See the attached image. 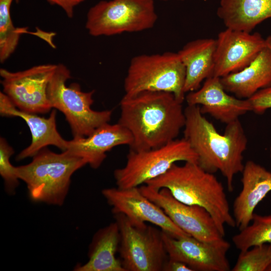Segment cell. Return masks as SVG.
I'll list each match as a JSON object with an SVG mask.
<instances>
[{"label": "cell", "instance_id": "cell-23", "mask_svg": "<svg viewBox=\"0 0 271 271\" xmlns=\"http://www.w3.org/2000/svg\"><path fill=\"white\" fill-rule=\"evenodd\" d=\"M251 222L232 238L234 245L240 251L255 245L271 243V215L254 213Z\"/></svg>", "mask_w": 271, "mask_h": 271}, {"label": "cell", "instance_id": "cell-15", "mask_svg": "<svg viewBox=\"0 0 271 271\" xmlns=\"http://www.w3.org/2000/svg\"><path fill=\"white\" fill-rule=\"evenodd\" d=\"M189 105H199L202 114H208L216 120L227 124L239 119L249 111L251 106L248 100L229 95L220 78L210 76L197 90L185 96Z\"/></svg>", "mask_w": 271, "mask_h": 271}, {"label": "cell", "instance_id": "cell-17", "mask_svg": "<svg viewBox=\"0 0 271 271\" xmlns=\"http://www.w3.org/2000/svg\"><path fill=\"white\" fill-rule=\"evenodd\" d=\"M132 142L130 132L119 123H105L87 137L68 141L67 150L83 159L93 169H97L106 157V153L120 145L129 146Z\"/></svg>", "mask_w": 271, "mask_h": 271}, {"label": "cell", "instance_id": "cell-31", "mask_svg": "<svg viewBox=\"0 0 271 271\" xmlns=\"http://www.w3.org/2000/svg\"><path fill=\"white\" fill-rule=\"evenodd\" d=\"M266 271H271V264L269 265V266L267 269Z\"/></svg>", "mask_w": 271, "mask_h": 271}, {"label": "cell", "instance_id": "cell-2", "mask_svg": "<svg viewBox=\"0 0 271 271\" xmlns=\"http://www.w3.org/2000/svg\"><path fill=\"white\" fill-rule=\"evenodd\" d=\"M184 138L198 157V164L211 173L220 171L226 179L229 191L233 190L234 176L241 173L243 154L247 138L239 119L226 124L223 134L202 113L199 105L184 109Z\"/></svg>", "mask_w": 271, "mask_h": 271}, {"label": "cell", "instance_id": "cell-32", "mask_svg": "<svg viewBox=\"0 0 271 271\" xmlns=\"http://www.w3.org/2000/svg\"><path fill=\"white\" fill-rule=\"evenodd\" d=\"M270 161H271V145H270Z\"/></svg>", "mask_w": 271, "mask_h": 271}, {"label": "cell", "instance_id": "cell-28", "mask_svg": "<svg viewBox=\"0 0 271 271\" xmlns=\"http://www.w3.org/2000/svg\"><path fill=\"white\" fill-rule=\"evenodd\" d=\"M52 5L60 7L66 15L71 18L74 14V8L85 0H46Z\"/></svg>", "mask_w": 271, "mask_h": 271}, {"label": "cell", "instance_id": "cell-19", "mask_svg": "<svg viewBox=\"0 0 271 271\" xmlns=\"http://www.w3.org/2000/svg\"><path fill=\"white\" fill-rule=\"evenodd\" d=\"M227 92L247 99L271 86V50L266 47L242 70L220 78Z\"/></svg>", "mask_w": 271, "mask_h": 271}, {"label": "cell", "instance_id": "cell-14", "mask_svg": "<svg viewBox=\"0 0 271 271\" xmlns=\"http://www.w3.org/2000/svg\"><path fill=\"white\" fill-rule=\"evenodd\" d=\"M266 47L265 39L258 32L226 28L216 39L212 76L221 78L242 70Z\"/></svg>", "mask_w": 271, "mask_h": 271}, {"label": "cell", "instance_id": "cell-20", "mask_svg": "<svg viewBox=\"0 0 271 271\" xmlns=\"http://www.w3.org/2000/svg\"><path fill=\"white\" fill-rule=\"evenodd\" d=\"M215 48L216 39L202 38L187 43L177 52L186 69L185 93L197 90L212 76Z\"/></svg>", "mask_w": 271, "mask_h": 271}, {"label": "cell", "instance_id": "cell-11", "mask_svg": "<svg viewBox=\"0 0 271 271\" xmlns=\"http://www.w3.org/2000/svg\"><path fill=\"white\" fill-rule=\"evenodd\" d=\"M139 189L144 195L161 207L175 225L190 236L206 242L223 238L213 218L205 208L178 201L167 188L157 190L144 184Z\"/></svg>", "mask_w": 271, "mask_h": 271}, {"label": "cell", "instance_id": "cell-26", "mask_svg": "<svg viewBox=\"0 0 271 271\" xmlns=\"http://www.w3.org/2000/svg\"><path fill=\"white\" fill-rule=\"evenodd\" d=\"M14 150L3 138L0 139V174L4 181L5 189L9 195L15 193L19 185V178L16 172V167L10 162Z\"/></svg>", "mask_w": 271, "mask_h": 271}, {"label": "cell", "instance_id": "cell-12", "mask_svg": "<svg viewBox=\"0 0 271 271\" xmlns=\"http://www.w3.org/2000/svg\"><path fill=\"white\" fill-rule=\"evenodd\" d=\"M102 194L112 207L113 214H123L136 226L143 227L149 222L174 237L189 235L175 225L161 207L144 195L139 187L106 188Z\"/></svg>", "mask_w": 271, "mask_h": 271}, {"label": "cell", "instance_id": "cell-18", "mask_svg": "<svg viewBox=\"0 0 271 271\" xmlns=\"http://www.w3.org/2000/svg\"><path fill=\"white\" fill-rule=\"evenodd\" d=\"M241 173L242 189L233 205V216L239 230L251 223L255 207L271 192V172L262 166L248 161Z\"/></svg>", "mask_w": 271, "mask_h": 271}, {"label": "cell", "instance_id": "cell-3", "mask_svg": "<svg viewBox=\"0 0 271 271\" xmlns=\"http://www.w3.org/2000/svg\"><path fill=\"white\" fill-rule=\"evenodd\" d=\"M145 184L157 190L167 188L178 201L205 208L223 237L225 225L236 226L222 183L196 162H185L182 166L175 163L165 173Z\"/></svg>", "mask_w": 271, "mask_h": 271}, {"label": "cell", "instance_id": "cell-21", "mask_svg": "<svg viewBox=\"0 0 271 271\" xmlns=\"http://www.w3.org/2000/svg\"><path fill=\"white\" fill-rule=\"evenodd\" d=\"M120 236L116 222L99 229L93 237L88 252V260L77 265L76 271H125L116 256Z\"/></svg>", "mask_w": 271, "mask_h": 271}, {"label": "cell", "instance_id": "cell-5", "mask_svg": "<svg viewBox=\"0 0 271 271\" xmlns=\"http://www.w3.org/2000/svg\"><path fill=\"white\" fill-rule=\"evenodd\" d=\"M185 67L178 53L141 54L130 60L124 80V95L131 96L144 91L173 93L183 103Z\"/></svg>", "mask_w": 271, "mask_h": 271}, {"label": "cell", "instance_id": "cell-25", "mask_svg": "<svg viewBox=\"0 0 271 271\" xmlns=\"http://www.w3.org/2000/svg\"><path fill=\"white\" fill-rule=\"evenodd\" d=\"M271 264V243L240 251L232 271H266Z\"/></svg>", "mask_w": 271, "mask_h": 271}, {"label": "cell", "instance_id": "cell-9", "mask_svg": "<svg viewBox=\"0 0 271 271\" xmlns=\"http://www.w3.org/2000/svg\"><path fill=\"white\" fill-rule=\"evenodd\" d=\"M120 232L118 251L125 271H161L169 259L163 231L137 227L121 213L113 214Z\"/></svg>", "mask_w": 271, "mask_h": 271}, {"label": "cell", "instance_id": "cell-10", "mask_svg": "<svg viewBox=\"0 0 271 271\" xmlns=\"http://www.w3.org/2000/svg\"><path fill=\"white\" fill-rule=\"evenodd\" d=\"M57 65L43 64L18 72L1 68L3 92L21 111L45 113L52 108L47 90Z\"/></svg>", "mask_w": 271, "mask_h": 271}, {"label": "cell", "instance_id": "cell-16", "mask_svg": "<svg viewBox=\"0 0 271 271\" xmlns=\"http://www.w3.org/2000/svg\"><path fill=\"white\" fill-rule=\"evenodd\" d=\"M0 113L2 116L22 118L30 130L31 143L17 155V161L33 157L49 145L54 146L62 151L67 150L68 141L64 139L57 129L56 110H53L48 118L39 116L35 113L24 112L18 109L6 94L1 92Z\"/></svg>", "mask_w": 271, "mask_h": 271}, {"label": "cell", "instance_id": "cell-8", "mask_svg": "<svg viewBox=\"0 0 271 271\" xmlns=\"http://www.w3.org/2000/svg\"><path fill=\"white\" fill-rule=\"evenodd\" d=\"M197 161L189 142L184 138L176 139L159 148L130 150L125 165L114 171V178L118 188L138 187L164 174L177 162Z\"/></svg>", "mask_w": 271, "mask_h": 271}, {"label": "cell", "instance_id": "cell-27", "mask_svg": "<svg viewBox=\"0 0 271 271\" xmlns=\"http://www.w3.org/2000/svg\"><path fill=\"white\" fill-rule=\"evenodd\" d=\"M251 106V111L262 114L271 108V86L260 90L247 99Z\"/></svg>", "mask_w": 271, "mask_h": 271}, {"label": "cell", "instance_id": "cell-7", "mask_svg": "<svg viewBox=\"0 0 271 271\" xmlns=\"http://www.w3.org/2000/svg\"><path fill=\"white\" fill-rule=\"evenodd\" d=\"M157 19L154 0L101 1L89 10L85 27L92 36H109L150 29Z\"/></svg>", "mask_w": 271, "mask_h": 271}, {"label": "cell", "instance_id": "cell-1", "mask_svg": "<svg viewBox=\"0 0 271 271\" xmlns=\"http://www.w3.org/2000/svg\"><path fill=\"white\" fill-rule=\"evenodd\" d=\"M182 103L173 93L165 91L124 95L118 123L132 136L130 150L157 148L176 139L186 122Z\"/></svg>", "mask_w": 271, "mask_h": 271}, {"label": "cell", "instance_id": "cell-4", "mask_svg": "<svg viewBox=\"0 0 271 271\" xmlns=\"http://www.w3.org/2000/svg\"><path fill=\"white\" fill-rule=\"evenodd\" d=\"M86 164L83 159L68 151L57 154L44 148L30 163L16 167V172L27 185L32 201L61 206L68 193L71 176Z\"/></svg>", "mask_w": 271, "mask_h": 271}, {"label": "cell", "instance_id": "cell-29", "mask_svg": "<svg viewBox=\"0 0 271 271\" xmlns=\"http://www.w3.org/2000/svg\"><path fill=\"white\" fill-rule=\"evenodd\" d=\"M164 271H193L185 263L177 261L168 259L164 267Z\"/></svg>", "mask_w": 271, "mask_h": 271}, {"label": "cell", "instance_id": "cell-22", "mask_svg": "<svg viewBox=\"0 0 271 271\" xmlns=\"http://www.w3.org/2000/svg\"><path fill=\"white\" fill-rule=\"evenodd\" d=\"M216 14L226 28L251 32L271 18V0H220Z\"/></svg>", "mask_w": 271, "mask_h": 271}, {"label": "cell", "instance_id": "cell-6", "mask_svg": "<svg viewBox=\"0 0 271 271\" xmlns=\"http://www.w3.org/2000/svg\"><path fill=\"white\" fill-rule=\"evenodd\" d=\"M70 77V71L66 66L57 65L48 84L47 94L52 107L64 114L73 139H79L88 136L97 127L108 123L112 111L93 110L91 105L94 91H82L76 83L67 86L66 82Z\"/></svg>", "mask_w": 271, "mask_h": 271}, {"label": "cell", "instance_id": "cell-24", "mask_svg": "<svg viewBox=\"0 0 271 271\" xmlns=\"http://www.w3.org/2000/svg\"><path fill=\"white\" fill-rule=\"evenodd\" d=\"M13 0H0V61L4 62L15 51L26 28H16L11 17Z\"/></svg>", "mask_w": 271, "mask_h": 271}, {"label": "cell", "instance_id": "cell-13", "mask_svg": "<svg viewBox=\"0 0 271 271\" xmlns=\"http://www.w3.org/2000/svg\"><path fill=\"white\" fill-rule=\"evenodd\" d=\"M169 259L182 262L193 271H229L230 265L227 253L230 244L222 238L206 242L191 236L172 237L163 231Z\"/></svg>", "mask_w": 271, "mask_h": 271}, {"label": "cell", "instance_id": "cell-30", "mask_svg": "<svg viewBox=\"0 0 271 271\" xmlns=\"http://www.w3.org/2000/svg\"><path fill=\"white\" fill-rule=\"evenodd\" d=\"M265 42L266 47L271 50V36L265 38Z\"/></svg>", "mask_w": 271, "mask_h": 271}, {"label": "cell", "instance_id": "cell-33", "mask_svg": "<svg viewBox=\"0 0 271 271\" xmlns=\"http://www.w3.org/2000/svg\"><path fill=\"white\" fill-rule=\"evenodd\" d=\"M161 1H168V0H161ZM178 1H184V0H178Z\"/></svg>", "mask_w": 271, "mask_h": 271}]
</instances>
